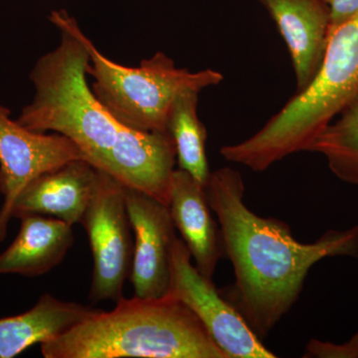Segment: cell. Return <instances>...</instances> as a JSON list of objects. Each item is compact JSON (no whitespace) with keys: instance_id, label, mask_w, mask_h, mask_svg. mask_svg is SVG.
Wrapping results in <instances>:
<instances>
[{"instance_id":"cell-14","label":"cell","mask_w":358,"mask_h":358,"mask_svg":"<svg viewBox=\"0 0 358 358\" xmlns=\"http://www.w3.org/2000/svg\"><path fill=\"white\" fill-rule=\"evenodd\" d=\"M100 310L42 294L27 312L0 319V358L17 357L32 345L57 338Z\"/></svg>"},{"instance_id":"cell-15","label":"cell","mask_w":358,"mask_h":358,"mask_svg":"<svg viewBox=\"0 0 358 358\" xmlns=\"http://www.w3.org/2000/svg\"><path fill=\"white\" fill-rule=\"evenodd\" d=\"M199 92L186 91L176 99L169 115L167 131L173 138L178 169L202 185L210 176L206 155L207 131L197 114Z\"/></svg>"},{"instance_id":"cell-11","label":"cell","mask_w":358,"mask_h":358,"mask_svg":"<svg viewBox=\"0 0 358 358\" xmlns=\"http://www.w3.org/2000/svg\"><path fill=\"white\" fill-rule=\"evenodd\" d=\"M277 25L288 47L296 92L317 75L331 35L327 0H258Z\"/></svg>"},{"instance_id":"cell-1","label":"cell","mask_w":358,"mask_h":358,"mask_svg":"<svg viewBox=\"0 0 358 358\" xmlns=\"http://www.w3.org/2000/svg\"><path fill=\"white\" fill-rule=\"evenodd\" d=\"M48 20L60 41L35 63L29 75L34 96L16 121L63 134L98 171L169 206L176 164L171 134L134 131L115 119L87 81L89 51L78 21L65 9L52 10Z\"/></svg>"},{"instance_id":"cell-2","label":"cell","mask_w":358,"mask_h":358,"mask_svg":"<svg viewBox=\"0 0 358 358\" xmlns=\"http://www.w3.org/2000/svg\"><path fill=\"white\" fill-rule=\"evenodd\" d=\"M205 192L234 268V284L221 294L261 339L293 308L315 263L329 257L358 259V225L327 231L313 243L296 241L286 223L250 210L236 169L211 173Z\"/></svg>"},{"instance_id":"cell-18","label":"cell","mask_w":358,"mask_h":358,"mask_svg":"<svg viewBox=\"0 0 358 358\" xmlns=\"http://www.w3.org/2000/svg\"><path fill=\"white\" fill-rule=\"evenodd\" d=\"M331 9V32L358 13V0H327Z\"/></svg>"},{"instance_id":"cell-8","label":"cell","mask_w":358,"mask_h":358,"mask_svg":"<svg viewBox=\"0 0 358 358\" xmlns=\"http://www.w3.org/2000/svg\"><path fill=\"white\" fill-rule=\"evenodd\" d=\"M84 159L79 148L60 134H47L26 129L10 117L0 103V243L13 218V207L20 193L33 179L71 160ZM87 162V160H86Z\"/></svg>"},{"instance_id":"cell-5","label":"cell","mask_w":358,"mask_h":358,"mask_svg":"<svg viewBox=\"0 0 358 358\" xmlns=\"http://www.w3.org/2000/svg\"><path fill=\"white\" fill-rule=\"evenodd\" d=\"M85 42L92 91L115 119L134 131L169 134V115L178 96L186 91L200 93L224 79L215 70L190 72L178 68L159 51L141 60L138 67H128L106 57L87 35Z\"/></svg>"},{"instance_id":"cell-7","label":"cell","mask_w":358,"mask_h":358,"mask_svg":"<svg viewBox=\"0 0 358 358\" xmlns=\"http://www.w3.org/2000/svg\"><path fill=\"white\" fill-rule=\"evenodd\" d=\"M169 294L185 303L199 317L228 358L275 357L241 313L216 289L212 279L192 265V254L179 238L174 245Z\"/></svg>"},{"instance_id":"cell-3","label":"cell","mask_w":358,"mask_h":358,"mask_svg":"<svg viewBox=\"0 0 358 358\" xmlns=\"http://www.w3.org/2000/svg\"><path fill=\"white\" fill-rule=\"evenodd\" d=\"M40 350L45 358H228L199 317L169 294L122 298Z\"/></svg>"},{"instance_id":"cell-9","label":"cell","mask_w":358,"mask_h":358,"mask_svg":"<svg viewBox=\"0 0 358 358\" xmlns=\"http://www.w3.org/2000/svg\"><path fill=\"white\" fill-rule=\"evenodd\" d=\"M126 204L134 233L131 279L134 296L162 298L169 293L176 228L169 206L126 186Z\"/></svg>"},{"instance_id":"cell-16","label":"cell","mask_w":358,"mask_h":358,"mask_svg":"<svg viewBox=\"0 0 358 358\" xmlns=\"http://www.w3.org/2000/svg\"><path fill=\"white\" fill-rule=\"evenodd\" d=\"M308 152L324 155L336 178L358 186V100L322 129Z\"/></svg>"},{"instance_id":"cell-10","label":"cell","mask_w":358,"mask_h":358,"mask_svg":"<svg viewBox=\"0 0 358 358\" xmlns=\"http://www.w3.org/2000/svg\"><path fill=\"white\" fill-rule=\"evenodd\" d=\"M100 171L84 159L47 171L23 188L13 207V217L49 216L81 224L95 195Z\"/></svg>"},{"instance_id":"cell-6","label":"cell","mask_w":358,"mask_h":358,"mask_svg":"<svg viewBox=\"0 0 358 358\" xmlns=\"http://www.w3.org/2000/svg\"><path fill=\"white\" fill-rule=\"evenodd\" d=\"M100 171L96 190L82 225L93 256L89 299L94 303L124 298L131 275L134 244L126 204V186Z\"/></svg>"},{"instance_id":"cell-17","label":"cell","mask_w":358,"mask_h":358,"mask_svg":"<svg viewBox=\"0 0 358 358\" xmlns=\"http://www.w3.org/2000/svg\"><path fill=\"white\" fill-rule=\"evenodd\" d=\"M303 357L358 358V333L343 343L310 339Z\"/></svg>"},{"instance_id":"cell-4","label":"cell","mask_w":358,"mask_h":358,"mask_svg":"<svg viewBox=\"0 0 358 358\" xmlns=\"http://www.w3.org/2000/svg\"><path fill=\"white\" fill-rule=\"evenodd\" d=\"M358 100V13L331 31L310 83L251 138L224 145V159L256 173L289 155L308 152L329 122Z\"/></svg>"},{"instance_id":"cell-12","label":"cell","mask_w":358,"mask_h":358,"mask_svg":"<svg viewBox=\"0 0 358 358\" xmlns=\"http://www.w3.org/2000/svg\"><path fill=\"white\" fill-rule=\"evenodd\" d=\"M169 208L176 230L194 259L195 267L212 279L226 254L220 225L212 216L205 186L185 171L176 169Z\"/></svg>"},{"instance_id":"cell-13","label":"cell","mask_w":358,"mask_h":358,"mask_svg":"<svg viewBox=\"0 0 358 358\" xmlns=\"http://www.w3.org/2000/svg\"><path fill=\"white\" fill-rule=\"evenodd\" d=\"M20 220L17 236L0 254V275L47 274L63 262L74 244L73 226L43 215H26Z\"/></svg>"}]
</instances>
